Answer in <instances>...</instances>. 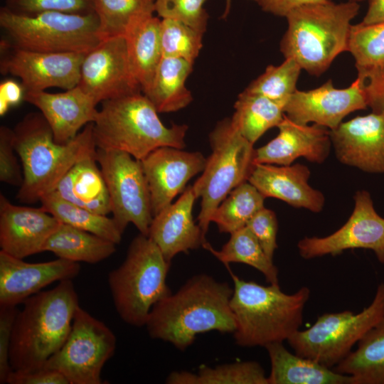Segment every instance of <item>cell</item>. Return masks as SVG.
I'll list each match as a JSON object with an SVG mask.
<instances>
[{
	"label": "cell",
	"instance_id": "24",
	"mask_svg": "<svg viewBox=\"0 0 384 384\" xmlns=\"http://www.w3.org/2000/svg\"><path fill=\"white\" fill-rule=\"evenodd\" d=\"M309 168L300 164L277 166L255 164L248 181L265 198L282 200L296 208H304L314 213L322 210L324 194L308 183Z\"/></svg>",
	"mask_w": 384,
	"mask_h": 384
},
{
	"label": "cell",
	"instance_id": "47",
	"mask_svg": "<svg viewBox=\"0 0 384 384\" xmlns=\"http://www.w3.org/2000/svg\"><path fill=\"white\" fill-rule=\"evenodd\" d=\"M25 90L21 83L11 79L0 84V114L3 116L12 106L24 100Z\"/></svg>",
	"mask_w": 384,
	"mask_h": 384
},
{
	"label": "cell",
	"instance_id": "50",
	"mask_svg": "<svg viewBox=\"0 0 384 384\" xmlns=\"http://www.w3.org/2000/svg\"><path fill=\"white\" fill-rule=\"evenodd\" d=\"M224 1L225 3V10L223 14V18H226L230 11L232 0H224Z\"/></svg>",
	"mask_w": 384,
	"mask_h": 384
},
{
	"label": "cell",
	"instance_id": "31",
	"mask_svg": "<svg viewBox=\"0 0 384 384\" xmlns=\"http://www.w3.org/2000/svg\"><path fill=\"white\" fill-rule=\"evenodd\" d=\"M234 108L230 118L233 127L252 144L268 129L277 127L284 116L280 104L245 90L238 95Z\"/></svg>",
	"mask_w": 384,
	"mask_h": 384
},
{
	"label": "cell",
	"instance_id": "18",
	"mask_svg": "<svg viewBox=\"0 0 384 384\" xmlns=\"http://www.w3.org/2000/svg\"><path fill=\"white\" fill-rule=\"evenodd\" d=\"M338 160L370 173H384V112L358 116L330 130Z\"/></svg>",
	"mask_w": 384,
	"mask_h": 384
},
{
	"label": "cell",
	"instance_id": "34",
	"mask_svg": "<svg viewBox=\"0 0 384 384\" xmlns=\"http://www.w3.org/2000/svg\"><path fill=\"white\" fill-rule=\"evenodd\" d=\"M265 197L249 181L232 190L214 211L210 221L220 233H233L246 226L248 221L263 208Z\"/></svg>",
	"mask_w": 384,
	"mask_h": 384
},
{
	"label": "cell",
	"instance_id": "51",
	"mask_svg": "<svg viewBox=\"0 0 384 384\" xmlns=\"http://www.w3.org/2000/svg\"><path fill=\"white\" fill-rule=\"evenodd\" d=\"M349 1H355V2H359V1H361L363 0H349Z\"/></svg>",
	"mask_w": 384,
	"mask_h": 384
},
{
	"label": "cell",
	"instance_id": "35",
	"mask_svg": "<svg viewBox=\"0 0 384 384\" xmlns=\"http://www.w3.org/2000/svg\"><path fill=\"white\" fill-rule=\"evenodd\" d=\"M155 0H93L102 41L124 36L137 18L155 11Z\"/></svg>",
	"mask_w": 384,
	"mask_h": 384
},
{
	"label": "cell",
	"instance_id": "19",
	"mask_svg": "<svg viewBox=\"0 0 384 384\" xmlns=\"http://www.w3.org/2000/svg\"><path fill=\"white\" fill-rule=\"evenodd\" d=\"M79 262L58 258L28 263L0 250V306H16L56 281L73 279Z\"/></svg>",
	"mask_w": 384,
	"mask_h": 384
},
{
	"label": "cell",
	"instance_id": "37",
	"mask_svg": "<svg viewBox=\"0 0 384 384\" xmlns=\"http://www.w3.org/2000/svg\"><path fill=\"white\" fill-rule=\"evenodd\" d=\"M357 70L384 68V23L351 27L348 50Z\"/></svg>",
	"mask_w": 384,
	"mask_h": 384
},
{
	"label": "cell",
	"instance_id": "6",
	"mask_svg": "<svg viewBox=\"0 0 384 384\" xmlns=\"http://www.w3.org/2000/svg\"><path fill=\"white\" fill-rule=\"evenodd\" d=\"M102 103L93 122L97 148L122 151L141 161L159 147L183 149L186 146L188 126H165L142 92Z\"/></svg>",
	"mask_w": 384,
	"mask_h": 384
},
{
	"label": "cell",
	"instance_id": "5",
	"mask_svg": "<svg viewBox=\"0 0 384 384\" xmlns=\"http://www.w3.org/2000/svg\"><path fill=\"white\" fill-rule=\"evenodd\" d=\"M358 3L325 2L302 5L287 16V29L280 42L285 58H293L309 74L319 76L341 53L347 51L351 21Z\"/></svg>",
	"mask_w": 384,
	"mask_h": 384
},
{
	"label": "cell",
	"instance_id": "32",
	"mask_svg": "<svg viewBox=\"0 0 384 384\" xmlns=\"http://www.w3.org/2000/svg\"><path fill=\"white\" fill-rule=\"evenodd\" d=\"M203 247L225 265L232 262L246 264L260 272L270 284L279 286L277 267L247 226L231 233L220 250L213 249L208 242H205Z\"/></svg>",
	"mask_w": 384,
	"mask_h": 384
},
{
	"label": "cell",
	"instance_id": "14",
	"mask_svg": "<svg viewBox=\"0 0 384 384\" xmlns=\"http://www.w3.org/2000/svg\"><path fill=\"white\" fill-rule=\"evenodd\" d=\"M355 206L346 222L332 234L306 237L297 244L302 257L309 260L327 255L336 256L350 249H368L374 252L384 264V218L373 207L370 193L358 191L354 196Z\"/></svg>",
	"mask_w": 384,
	"mask_h": 384
},
{
	"label": "cell",
	"instance_id": "45",
	"mask_svg": "<svg viewBox=\"0 0 384 384\" xmlns=\"http://www.w3.org/2000/svg\"><path fill=\"white\" fill-rule=\"evenodd\" d=\"M357 71L368 106L374 112H384V68Z\"/></svg>",
	"mask_w": 384,
	"mask_h": 384
},
{
	"label": "cell",
	"instance_id": "43",
	"mask_svg": "<svg viewBox=\"0 0 384 384\" xmlns=\"http://www.w3.org/2000/svg\"><path fill=\"white\" fill-rule=\"evenodd\" d=\"M14 131L5 126L0 127V181L21 186L23 175L15 156Z\"/></svg>",
	"mask_w": 384,
	"mask_h": 384
},
{
	"label": "cell",
	"instance_id": "23",
	"mask_svg": "<svg viewBox=\"0 0 384 384\" xmlns=\"http://www.w3.org/2000/svg\"><path fill=\"white\" fill-rule=\"evenodd\" d=\"M196 198L193 186H188L176 201L153 218L148 237L169 262L177 254L197 249L206 242L201 227L193 218Z\"/></svg>",
	"mask_w": 384,
	"mask_h": 384
},
{
	"label": "cell",
	"instance_id": "26",
	"mask_svg": "<svg viewBox=\"0 0 384 384\" xmlns=\"http://www.w3.org/2000/svg\"><path fill=\"white\" fill-rule=\"evenodd\" d=\"M161 21L153 14L142 16L132 22L124 36L130 70L142 93L162 58Z\"/></svg>",
	"mask_w": 384,
	"mask_h": 384
},
{
	"label": "cell",
	"instance_id": "20",
	"mask_svg": "<svg viewBox=\"0 0 384 384\" xmlns=\"http://www.w3.org/2000/svg\"><path fill=\"white\" fill-rule=\"evenodd\" d=\"M60 223L41 207L14 205L0 193L1 250L13 257L23 259L43 252Z\"/></svg>",
	"mask_w": 384,
	"mask_h": 384
},
{
	"label": "cell",
	"instance_id": "33",
	"mask_svg": "<svg viewBox=\"0 0 384 384\" xmlns=\"http://www.w3.org/2000/svg\"><path fill=\"white\" fill-rule=\"evenodd\" d=\"M41 208L60 223L82 229L119 244L122 233L112 218L90 211L63 199L53 191L43 196Z\"/></svg>",
	"mask_w": 384,
	"mask_h": 384
},
{
	"label": "cell",
	"instance_id": "48",
	"mask_svg": "<svg viewBox=\"0 0 384 384\" xmlns=\"http://www.w3.org/2000/svg\"><path fill=\"white\" fill-rule=\"evenodd\" d=\"M264 11L275 16H284L293 9L302 5L325 2L328 0H251Z\"/></svg>",
	"mask_w": 384,
	"mask_h": 384
},
{
	"label": "cell",
	"instance_id": "25",
	"mask_svg": "<svg viewBox=\"0 0 384 384\" xmlns=\"http://www.w3.org/2000/svg\"><path fill=\"white\" fill-rule=\"evenodd\" d=\"M283 342L267 345L271 364L269 384H353V377L290 353Z\"/></svg>",
	"mask_w": 384,
	"mask_h": 384
},
{
	"label": "cell",
	"instance_id": "8",
	"mask_svg": "<svg viewBox=\"0 0 384 384\" xmlns=\"http://www.w3.org/2000/svg\"><path fill=\"white\" fill-rule=\"evenodd\" d=\"M0 26L9 44L37 52L87 53L101 41L95 12L45 11L23 15L4 6L0 10Z\"/></svg>",
	"mask_w": 384,
	"mask_h": 384
},
{
	"label": "cell",
	"instance_id": "11",
	"mask_svg": "<svg viewBox=\"0 0 384 384\" xmlns=\"http://www.w3.org/2000/svg\"><path fill=\"white\" fill-rule=\"evenodd\" d=\"M116 344L112 331L79 306L65 342L43 368L59 371L69 384H102V370Z\"/></svg>",
	"mask_w": 384,
	"mask_h": 384
},
{
	"label": "cell",
	"instance_id": "22",
	"mask_svg": "<svg viewBox=\"0 0 384 384\" xmlns=\"http://www.w3.org/2000/svg\"><path fill=\"white\" fill-rule=\"evenodd\" d=\"M24 100L40 110L59 144L74 139L82 127L95 122L98 113L97 104L78 85L58 93L26 92Z\"/></svg>",
	"mask_w": 384,
	"mask_h": 384
},
{
	"label": "cell",
	"instance_id": "42",
	"mask_svg": "<svg viewBox=\"0 0 384 384\" xmlns=\"http://www.w3.org/2000/svg\"><path fill=\"white\" fill-rule=\"evenodd\" d=\"M246 226L255 236L267 256L273 260L274 252L277 247L278 230L274 212L264 207L252 217Z\"/></svg>",
	"mask_w": 384,
	"mask_h": 384
},
{
	"label": "cell",
	"instance_id": "16",
	"mask_svg": "<svg viewBox=\"0 0 384 384\" xmlns=\"http://www.w3.org/2000/svg\"><path fill=\"white\" fill-rule=\"evenodd\" d=\"M367 107L366 97L358 78L344 89L334 87L329 80L311 90H297L285 104L284 113L295 123L314 122L333 130L346 115Z\"/></svg>",
	"mask_w": 384,
	"mask_h": 384
},
{
	"label": "cell",
	"instance_id": "9",
	"mask_svg": "<svg viewBox=\"0 0 384 384\" xmlns=\"http://www.w3.org/2000/svg\"><path fill=\"white\" fill-rule=\"evenodd\" d=\"M211 154L193 183L201 198L198 225L206 235L211 217L230 192L247 181L255 165V149L233 126L230 118L220 121L209 134Z\"/></svg>",
	"mask_w": 384,
	"mask_h": 384
},
{
	"label": "cell",
	"instance_id": "27",
	"mask_svg": "<svg viewBox=\"0 0 384 384\" xmlns=\"http://www.w3.org/2000/svg\"><path fill=\"white\" fill-rule=\"evenodd\" d=\"M96 157L76 163L54 190L63 199L100 215L111 213L107 187Z\"/></svg>",
	"mask_w": 384,
	"mask_h": 384
},
{
	"label": "cell",
	"instance_id": "4",
	"mask_svg": "<svg viewBox=\"0 0 384 384\" xmlns=\"http://www.w3.org/2000/svg\"><path fill=\"white\" fill-rule=\"evenodd\" d=\"M225 266L233 281L230 308L235 322L236 344L246 348L265 347L287 341L299 330L310 296L308 287L286 294L279 286H264L242 279Z\"/></svg>",
	"mask_w": 384,
	"mask_h": 384
},
{
	"label": "cell",
	"instance_id": "39",
	"mask_svg": "<svg viewBox=\"0 0 384 384\" xmlns=\"http://www.w3.org/2000/svg\"><path fill=\"white\" fill-rule=\"evenodd\" d=\"M203 33L171 18L161 21L162 56L181 58L193 64L203 47Z\"/></svg>",
	"mask_w": 384,
	"mask_h": 384
},
{
	"label": "cell",
	"instance_id": "36",
	"mask_svg": "<svg viewBox=\"0 0 384 384\" xmlns=\"http://www.w3.org/2000/svg\"><path fill=\"white\" fill-rule=\"evenodd\" d=\"M302 70L295 60L285 58L279 65H268L265 71L254 80L245 91L266 97L284 107L290 96L297 90V82Z\"/></svg>",
	"mask_w": 384,
	"mask_h": 384
},
{
	"label": "cell",
	"instance_id": "2",
	"mask_svg": "<svg viewBox=\"0 0 384 384\" xmlns=\"http://www.w3.org/2000/svg\"><path fill=\"white\" fill-rule=\"evenodd\" d=\"M23 180L16 198L26 203L40 201L53 191L64 175L78 161L96 157L93 123L65 144L56 143L52 129L41 112L27 114L13 129Z\"/></svg>",
	"mask_w": 384,
	"mask_h": 384
},
{
	"label": "cell",
	"instance_id": "15",
	"mask_svg": "<svg viewBox=\"0 0 384 384\" xmlns=\"http://www.w3.org/2000/svg\"><path fill=\"white\" fill-rule=\"evenodd\" d=\"M78 86L97 104L142 92L130 70L124 36L102 41L85 55Z\"/></svg>",
	"mask_w": 384,
	"mask_h": 384
},
{
	"label": "cell",
	"instance_id": "46",
	"mask_svg": "<svg viewBox=\"0 0 384 384\" xmlns=\"http://www.w3.org/2000/svg\"><path fill=\"white\" fill-rule=\"evenodd\" d=\"M9 384H69L59 371L41 368L31 371L12 370L6 380Z\"/></svg>",
	"mask_w": 384,
	"mask_h": 384
},
{
	"label": "cell",
	"instance_id": "38",
	"mask_svg": "<svg viewBox=\"0 0 384 384\" xmlns=\"http://www.w3.org/2000/svg\"><path fill=\"white\" fill-rule=\"evenodd\" d=\"M186 384H269L262 366L255 361L235 362L214 368L202 366L195 374L187 371Z\"/></svg>",
	"mask_w": 384,
	"mask_h": 384
},
{
	"label": "cell",
	"instance_id": "17",
	"mask_svg": "<svg viewBox=\"0 0 384 384\" xmlns=\"http://www.w3.org/2000/svg\"><path fill=\"white\" fill-rule=\"evenodd\" d=\"M206 161L200 151L171 146L159 147L141 160L153 216L170 205L191 178L203 172Z\"/></svg>",
	"mask_w": 384,
	"mask_h": 384
},
{
	"label": "cell",
	"instance_id": "40",
	"mask_svg": "<svg viewBox=\"0 0 384 384\" xmlns=\"http://www.w3.org/2000/svg\"><path fill=\"white\" fill-rule=\"evenodd\" d=\"M207 0H155V12L162 18L181 21L204 33L208 14L204 9Z\"/></svg>",
	"mask_w": 384,
	"mask_h": 384
},
{
	"label": "cell",
	"instance_id": "49",
	"mask_svg": "<svg viewBox=\"0 0 384 384\" xmlns=\"http://www.w3.org/2000/svg\"><path fill=\"white\" fill-rule=\"evenodd\" d=\"M384 23V0H368V7L361 23L373 25Z\"/></svg>",
	"mask_w": 384,
	"mask_h": 384
},
{
	"label": "cell",
	"instance_id": "12",
	"mask_svg": "<svg viewBox=\"0 0 384 384\" xmlns=\"http://www.w3.org/2000/svg\"><path fill=\"white\" fill-rule=\"evenodd\" d=\"M96 160L109 192L112 218L120 232L123 234L132 223L148 236L154 216L141 161L122 151L100 148Z\"/></svg>",
	"mask_w": 384,
	"mask_h": 384
},
{
	"label": "cell",
	"instance_id": "1",
	"mask_svg": "<svg viewBox=\"0 0 384 384\" xmlns=\"http://www.w3.org/2000/svg\"><path fill=\"white\" fill-rule=\"evenodd\" d=\"M233 292L228 282L206 274H196L153 306L145 324L148 333L181 351L191 346L198 334L233 333Z\"/></svg>",
	"mask_w": 384,
	"mask_h": 384
},
{
	"label": "cell",
	"instance_id": "44",
	"mask_svg": "<svg viewBox=\"0 0 384 384\" xmlns=\"http://www.w3.org/2000/svg\"><path fill=\"white\" fill-rule=\"evenodd\" d=\"M0 383H6L12 371L9 363V349L14 321L18 313L16 306H0Z\"/></svg>",
	"mask_w": 384,
	"mask_h": 384
},
{
	"label": "cell",
	"instance_id": "28",
	"mask_svg": "<svg viewBox=\"0 0 384 384\" xmlns=\"http://www.w3.org/2000/svg\"><path fill=\"white\" fill-rule=\"evenodd\" d=\"M192 67L183 59L162 56L149 87L143 92L159 113L176 112L191 102L186 81Z\"/></svg>",
	"mask_w": 384,
	"mask_h": 384
},
{
	"label": "cell",
	"instance_id": "29",
	"mask_svg": "<svg viewBox=\"0 0 384 384\" xmlns=\"http://www.w3.org/2000/svg\"><path fill=\"white\" fill-rule=\"evenodd\" d=\"M334 370L353 377V384H384V316Z\"/></svg>",
	"mask_w": 384,
	"mask_h": 384
},
{
	"label": "cell",
	"instance_id": "3",
	"mask_svg": "<svg viewBox=\"0 0 384 384\" xmlns=\"http://www.w3.org/2000/svg\"><path fill=\"white\" fill-rule=\"evenodd\" d=\"M16 314L9 349L12 370L41 368L65 342L79 305L72 279L41 291L23 302Z\"/></svg>",
	"mask_w": 384,
	"mask_h": 384
},
{
	"label": "cell",
	"instance_id": "7",
	"mask_svg": "<svg viewBox=\"0 0 384 384\" xmlns=\"http://www.w3.org/2000/svg\"><path fill=\"white\" fill-rule=\"evenodd\" d=\"M170 264L148 236L132 240L124 262L108 274L115 309L126 324L145 326L153 306L171 294L166 282Z\"/></svg>",
	"mask_w": 384,
	"mask_h": 384
},
{
	"label": "cell",
	"instance_id": "41",
	"mask_svg": "<svg viewBox=\"0 0 384 384\" xmlns=\"http://www.w3.org/2000/svg\"><path fill=\"white\" fill-rule=\"evenodd\" d=\"M11 11L34 15L45 11H59L75 14L95 12L93 0H6Z\"/></svg>",
	"mask_w": 384,
	"mask_h": 384
},
{
	"label": "cell",
	"instance_id": "21",
	"mask_svg": "<svg viewBox=\"0 0 384 384\" xmlns=\"http://www.w3.org/2000/svg\"><path fill=\"white\" fill-rule=\"evenodd\" d=\"M277 127V136L255 149V164L289 166L299 157L321 164L327 159L331 146L328 128L316 124H299L285 114Z\"/></svg>",
	"mask_w": 384,
	"mask_h": 384
},
{
	"label": "cell",
	"instance_id": "13",
	"mask_svg": "<svg viewBox=\"0 0 384 384\" xmlns=\"http://www.w3.org/2000/svg\"><path fill=\"white\" fill-rule=\"evenodd\" d=\"M0 71L18 77L26 92L46 91L49 87L70 90L80 80L86 53H43L21 49L1 42Z\"/></svg>",
	"mask_w": 384,
	"mask_h": 384
},
{
	"label": "cell",
	"instance_id": "30",
	"mask_svg": "<svg viewBox=\"0 0 384 384\" xmlns=\"http://www.w3.org/2000/svg\"><path fill=\"white\" fill-rule=\"evenodd\" d=\"M114 242L68 224L60 223L47 240L44 251L73 262L97 263L116 251Z\"/></svg>",
	"mask_w": 384,
	"mask_h": 384
},
{
	"label": "cell",
	"instance_id": "10",
	"mask_svg": "<svg viewBox=\"0 0 384 384\" xmlns=\"http://www.w3.org/2000/svg\"><path fill=\"white\" fill-rule=\"evenodd\" d=\"M383 316L384 283H381L371 304L361 312L325 313L310 328L299 329L287 341L296 354L331 368L350 354L353 346Z\"/></svg>",
	"mask_w": 384,
	"mask_h": 384
}]
</instances>
